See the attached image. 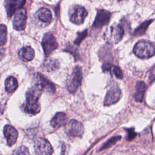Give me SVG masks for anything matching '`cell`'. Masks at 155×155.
Listing matches in <instances>:
<instances>
[{"instance_id":"3957f363","label":"cell","mask_w":155,"mask_h":155,"mask_svg":"<svg viewBox=\"0 0 155 155\" xmlns=\"http://www.w3.org/2000/svg\"><path fill=\"white\" fill-rule=\"evenodd\" d=\"M124 29L118 24L112 25L105 32V39L110 44H117L122 38Z\"/></svg>"},{"instance_id":"83f0119b","label":"cell","mask_w":155,"mask_h":155,"mask_svg":"<svg viewBox=\"0 0 155 155\" xmlns=\"http://www.w3.org/2000/svg\"><path fill=\"white\" fill-rule=\"evenodd\" d=\"M128 140H131V139H133L135 136H136V133L134 132V131H133V130H132V129H130V130H128Z\"/></svg>"},{"instance_id":"2e32d148","label":"cell","mask_w":155,"mask_h":155,"mask_svg":"<svg viewBox=\"0 0 155 155\" xmlns=\"http://www.w3.org/2000/svg\"><path fill=\"white\" fill-rule=\"evenodd\" d=\"M67 120V116L65 113L59 112L56 113L51 119L50 124L54 128H58L64 125Z\"/></svg>"},{"instance_id":"ac0fdd59","label":"cell","mask_w":155,"mask_h":155,"mask_svg":"<svg viewBox=\"0 0 155 155\" xmlns=\"http://www.w3.org/2000/svg\"><path fill=\"white\" fill-rule=\"evenodd\" d=\"M146 90V85L143 81H138L136 85L134 99L136 102H140L143 101Z\"/></svg>"},{"instance_id":"484cf974","label":"cell","mask_w":155,"mask_h":155,"mask_svg":"<svg viewBox=\"0 0 155 155\" xmlns=\"http://www.w3.org/2000/svg\"><path fill=\"white\" fill-rule=\"evenodd\" d=\"M12 155H30L28 148L24 146H21L17 148Z\"/></svg>"},{"instance_id":"ba28073f","label":"cell","mask_w":155,"mask_h":155,"mask_svg":"<svg viewBox=\"0 0 155 155\" xmlns=\"http://www.w3.org/2000/svg\"><path fill=\"white\" fill-rule=\"evenodd\" d=\"M122 93L120 90L117 85L110 88L107 92L104 99V105H110L117 102L121 97Z\"/></svg>"},{"instance_id":"5bb4252c","label":"cell","mask_w":155,"mask_h":155,"mask_svg":"<svg viewBox=\"0 0 155 155\" xmlns=\"http://www.w3.org/2000/svg\"><path fill=\"white\" fill-rule=\"evenodd\" d=\"M4 134L7 139L8 145H13L18 137V132L12 126L7 125L4 128Z\"/></svg>"},{"instance_id":"e0dca14e","label":"cell","mask_w":155,"mask_h":155,"mask_svg":"<svg viewBox=\"0 0 155 155\" xmlns=\"http://www.w3.org/2000/svg\"><path fill=\"white\" fill-rule=\"evenodd\" d=\"M18 54L22 61H30L35 57V51L31 47L25 46L19 50Z\"/></svg>"},{"instance_id":"7402d4cb","label":"cell","mask_w":155,"mask_h":155,"mask_svg":"<svg viewBox=\"0 0 155 155\" xmlns=\"http://www.w3.org/2000/svg\"><path fill=\"white\" fill-rule=\"evenodd\" d=\"M152 22V21H147L143 23H142L135 30L134 32V35L136 36H140L144 34L147 28H148V25L150 24V23Z\"/></svg>"},{"instance_id":"d4e9b609","label":"cell","mask_w":155,"mask_h":155,"mask_svg":"<svg viewBox=\"0 0 155 155\" xmlns=\"http://www.w3.org/2000/svg\"><path fill=\"white\" fill-rule=\"evenodd\" d=\"M108 71H111L113 74L115 75V76L119 79H121L123 78V74L121 71V70L117 66H113L111 65L110 69Z\"/></svg>"},{"instance_id":"ffe728a7","label":"cell","mask_w":155,"mask_h":155,"mask_svg":"<svg viewBox=\"0 0 155 155\" xmlns=\"http://www.w3.org/2000/svg\"><path fill=\"white\" fill-rule=\"evenodd\" d=\"M24 110L28 114H36L41 110V106L39 102L35 104H27L26 103L24 107Z\"/></svg>"},{"instance_id":"6da1fadb","label":"cell","mask_w":155,"mask_h":155,"mask_svg":"<svg viewBox=\"0 0 155 155\" xmlns=\"http://www.w3.org/2000/svg\"><path fill=\"white\" fill-rule=\"evenodd\" d=\"M133 52L140 58H150L155 54V44L149 41H140L134 45Z\"/></svg>"},{"instance_id":"9a60e30c","label":"cell","mask_w":155,"mask_h":155,"mask_svg":"<svg viewBox=\"0 0 155 155\" xmlns=\"http://www.w3.org/2000/svg\"><path fill=\"white\" fill-rule=\"evenodd\" d=\"M36 19L44 24H49L52 19V15L50 10L46 8L39 9L35 15Z\"/></svg>"},{"instance_id":"f546056e","label":"cell","mask_w":155,"mask_h":155,"mask_svg":"<svg viewBox=\"0 0 155 155\" xmlns=\"http://www.w3.org/2000/svg\"><path fill=\"white\" fill-rule=\"evenodd\" d=\"M125 1V0H117V1H119V2H120V1Z\"/></svg>"},{"instance_id":"5b68a950","label":"cell","mask_w":155,"mask_h":155,"mask_svg":"<svg viewBox=\"0 0 155 155\" xmlns=\"http://www.w3.org/2000/svg\"><path fill=\"white\" fill-rule=\"evenodd\" d=\"M65 133L71 137H79L82 136L84 131L82 124L74 119L70 120L65 126Z\"/></svg>"},{"instance_id":"603a6c76","label":"cell","mask_w":155,"mask_h":155,"mask_svg":"<svg viewBox=\"0 0 155 155\" xmlns=\"http://www.w3.org/2000/svg\"><path fill=\"white\" fill-rule=\"evenodd\" d=\"M59 62L55 59H50L45 63V69L48 71L56 70L59 68Z\"/></svg>"},{"instance_id":"4fadbf2b","label":"cell","mask_w":155,"mask_h":155,"mask_svg":"<svg viewBox=\"0 0 155 155\" xmlns=\"http://www.w3.org/2000/svg\"><path fill=\"white\" fill-rule=\"evenodd\" d=\"M38 84L40 85L43 90H46L50 93L55 92L56 88L54 84L48 80L43 74L41 73H37L36 74Z\"/></svg>"},{"instance_id":"277c9868","label":"cell","mask_w":155,"mask_h":155,"mask_svg":"<svg viewBox=\"0 0 155 155\" xmlns=\"http://www.w3.org/2000/svg\"><path fill=\"white\" fill-rule=\"evenodd\" d=\"M41 44L46 56H48L58 47V43L57 42L55 37L50 33L44 34Z\"/></svg>"},{"instance_id":"7c38bea8","label":"cell","mask_w":155,"mask_h":155,"mask_svg":"<svg viewBox=\"0 0 155 155\" xmlns=\"http://www.w3.org/2000/svg\"><path fill=\"white\" fill-rule=\"evenodd\" d=\"M25 3V0H5L4 7L7 16L10 18L17 10L21 9Z\"/></svg>"},{"instance_id":"d6986e66","label":"cell","mask_w":155,"mask_h":155,"mask_svg":"<svg viewBox=\"0 0 155 155\" xmlns=\"http://www.w3.org/2000/svg\"><path fill=\"white\" fill-rule=\"evenodd\" d=\"M18 87L17 80L13 76L8 77L5 81V88L7 92L12 93Z\"/></svg>"},{"instance_id":"cb8c5ba5","label":"cell","mask_w":155,"mask_h":155,"mask_svg":"<svg viewBox=\"0 0 155 155\" xmlns=\"http://www.w3.org/2000/svg\"><path fill=\"white\" fill-rule=\"evenodd\" d=\"M121 139V136H114L113 137L111 138H110L109 140H108L101 147V150H104V149H106L108 148H110V147L113 146V145H114L118 140H119Z\"/></svg>"},{"instance_id":"30bf717a","label":"cell","mask_w":155,"mask_h":155,"mask_svg":"<svg viewBox=\"0 0 155 155\" xmlns=\"http://www.w3.org/2000/svg\"><path fill=\"white\" fill-rule=\"evenodd\" d=\"M27 12L24 9L19 10L15 15L13 20L14 29L18 31L23 30L26 27Z\"/></svg>"},{"instance_id":"52a82bcc","label":"cell","mask_w":155,"mask_h":155,"mask_svg":"<svg viewBox=\"0 0 155 155\" xmlns=\"http://www.w3.org/2000/svg\"><path fill=\"white\" fill-rule=\"evenodd\" d=\"M87 16V11L84 7L81 5H76L71 11L70 20L76 24H81L84 22Z\"/></svg>"},{"instance_id":"44dd1931","label":"cell","mask_w":155,"mask_h":155,"mask_svg":"<svg viewBox=\"0 0 155 155\" xmlns=\"http://www.w3.org/2000/svg\"><path fill=\"white\" fill-rule=\"evenodd\" d=\"M7 41V27L4 24H0V46L5 45Z\"/></svg>"},{"instance_id":"f1b7e54d","label":"cell","mask_w":155,"mask_h":155,"mask_svg":"<svg viewBox=\"0 0 155 155\" xmlns=\"http://www.w3.org/2000/svg\"><path fill=\"white\" fill-rule=\"evenodd\" d=\"M4 57V54L0 52V61H1Z\"/></svg>"},{"instance_id":"8fae6325","label":"cell","mask_w":155,"mask_h":155,"mask_svg":"<svg viewBox=\"0 0 155 155\" xmlns=\"http://www.w3.org/2000/svg\"><path fill=\"white\" fill-rule=\"evenodd\" d=\"M111 13L105 10H99L94 21L93 26L96 28H101L107 24L110 19Z\"/></svg>"},{"instance_id":"8992f818","label":"cell","mask_w":155,"mask_h":155,"mask_svg":"<svg viewBox=\"0 0 155 155\" xmlns=\"http://www.w3.org/2000/svg\"><path fill=\"white\" fill-rule=\"evenodd\" d=\"M34 147L35 152L38 155H51L53 151L50 142L44 138L36 139Z\"/></svg>"},{"instance_id":"4316f807","label":"cell","mask_w":155,"mask_h":155,"mask_svg":"<svg viewBox=\"0 0 155 155\" xmlns=\"http://www.w3.org/2000/svg\"><path fill=\"white\" fill-rule=\"evenodd\" d=\"M87 35V30H84L82 32L78 33V36L76 37V39L74 41V44H77V45H79L81 44V42H82V41L85 38V36Z\"/></svg>"},{"instance_id":"9c48e42d","label":"cell","mask_w":155,"mask_h":155,"mask_svg":"<svg viewBox=\"0 0 155 155\" xmlns=\"http://www.w3.org/2000/svg\"><path fill=\"white\" fill-rule=\"evenodd\" d=\"M43 90L39 84H36L30 88L26 93V103L35 104L38 102Z\"/></svg>"},{"instance_id":"7a4b0ae2","label":"cell","mask_w":155,"mask_h":155,"mask_svg":"<svg viewBox=\"0 0 155 155\" xmlns=\"http://www.w3.org/2000/svg\"><path fill=\"white\" fill-rule=\"evenodd\" d=\"M82 79V73L81 68L79 66L75 67L71 74L69 76L67 81V88L70 93L76 91L80 86Z\"/></svg>"}]
</instances>
